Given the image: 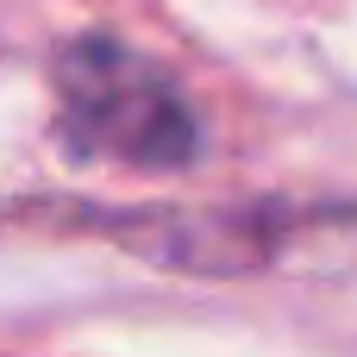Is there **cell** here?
Returning a JSON list of instances; mask_svg holds the SVG:
<instances>
[{"instance_id":"6da1fadb","label":"cell","mask_w":357,"mask_h":357,"mask_svg":"<svg viewBox=\"0 0 357 357\" xmlns=\"http://www.w3.org/2000/svg\"><path fill=\"white\" fill-rule=\"evenodd\" d=\"M56 126L82 157L126 169H182L207 144L188 94L144 50L107 31L56 50Z\"/></svg>"}]
</instances>
